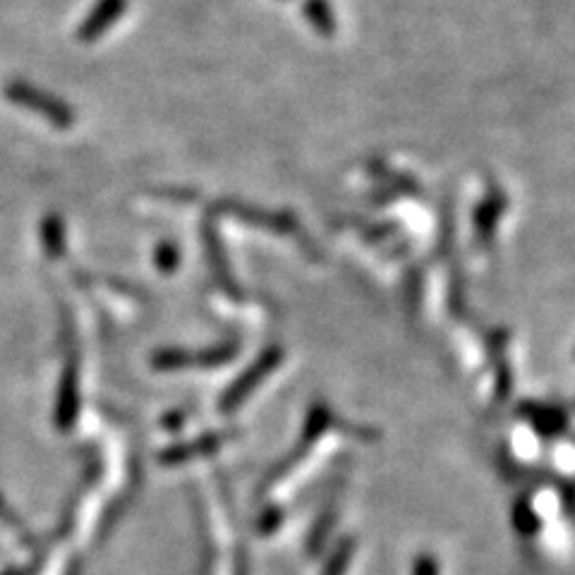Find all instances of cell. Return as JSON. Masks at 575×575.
I'll return each mask as SVG.
<instances>
[{
	"mask_svg": "<svg viewBox=\"0 0 575 575\" xmlns=\"http://www.w3.org/2000/svg\"><path fill=\"white\" fill-rule=\"evenodd\" d=\"M5 96H8V101H12L15 106L27 108V111L41 115V118L48 120L51 125L60 127V130L75 125L77 115L75 111H72V106L68 104V101H63L56 94L46 92V89L36 87V84L32 82H24V80L10 82L8 87H5Z\"/></svg>",
	"mask_w": 575,
	"mask_h": 575,
	"instance_id": "6da1fadb",
	"label": "cell"
},
{
	"mask_svg": "<svg viewBox=\"0 0 575 575\" xmlns=\"http://www.w3.org/2000/svg\"><path fill=\"white\" fill-rule=\"evenodd\" d=\"M240 355V341H223L219 345H211L207 350L199 353H190V350L180 348H166L154 353L151 357V367L161 369V372H178V369L202 367V369H216L233 362Z\"/></svg>",
	"mask_w": 575,
	"mask_h": 575,
	"instance_id": "7a4b0ae2",
	"label": "cell"
},
{
	"mask_svg": "<svg viewBox=\"0 0 575 575\" xmlns=\"http://www.w3.org/2000/svg\"><path fill=\"white\" fill-rule=\"evenodd\" d=\"M281 362H283V348H278V345H269V348H264L262 355H259L257 360H254L252 365L247 367L245 372H242L221 396V403H219L221 413L223 415L235 413V410H238L240 405L259 389V384L276 372Z\"/></svg>",
	"mask_w": 575,
	"mask_h": 575,
	"instance_id": "3957f363",
	"label": "cell"
},
{
	"mask_svg": "<svg viewBox=\"0 0 575 575\" xmlns=\"http://www.w3.org/2000/svg\"><path fill=\"white\" fill-rule=\"evenodd\" d=\"M80 415V360L75 350H70L63 374L58 381L56 410H53V425L58 432H70Z\"/></svg>",
	"mask_w": 575,
	"mask_h": 575,
	"instance_id": "277c9868",
	"label": "cell"
},
{
	"mask_svg": "<svg viewBox=\"0 0 575 575\" xmlns=\"http://www.w3.org/2000/svg\"><path fill=\"white\" fill-rule=\"evenodd\" d=\"M125 10L127 0H96L94 8L87 12V17L77 27V39L82 44H94L96 39H101L125 15Z\"/></svg>",
	"mask_w": 575,
	"mask_h": 575,
	"instance_id": "5b68a950",
	"label": "cell"
},
{
	"mask_svg": "<svg viewBox=\"0 0 575 575\" xmlns=\"http://www.w3.org/2000/svg\"><path fill=\"white\" fill-rule=\"evenodd\" d=\"M216 211H219V214L235 216V219L245 223H252V226L269 228L274 230V233H295V228H298V223H295L290 214H274V211H262L240 202H230V199H223V202L216 204Z\"/></svg>",
	"mask_w": 575,
	"mask_h": 575,
	"instance_id": "8992f818",
	"label": "cell"
},
{
	"mask_svg": "<svg viewBox=\"0 0 575 575\" xmlns=\"http://www.w3.org/2000/svg\"><path fill=\"white\" fill-rule=\"evenodd\" d=\"M331 422H334V415H331V410L326 408L324 403H314L312 408H310V413H307L305 432H302L298 449H295L286 460H283L281 465H278V468L274 470V475H271V477H278V475H283V472L293 470L295 465L300 463V458L305 456V451H310L312 446H314V441L322 437L326 429L331 427Z\"/></svg>",
	"mask_w": 575,
	"mask_h": 575,
	"instance_id": "52a82bcc",
	"label": "cell"
},
{
	"mask_svg": "<svg viewBox=\"0 0 575 575\" xmlns=\"http://www.w3.org/2000/svg\"><path fill=\"white\" fill-rule=\"evenodd\" d=\"M233 437L230 432H219V434H204V437L183 441V444H173L168 446L166 451L159 453V463L171 468V465H183L187 460L199 458V456H209V453L219 451L226 439Z\"/></svg>",
	"mask_w": 575,
	"mask_h": 575,
	"instance_id": "ba28073f",
	"label": "cell"
},
{
	"mask_svg": "<svg viewBox=\"0 0 575 575\" xmlns=\"http://www.w3.org/2000/svg\"><path fill=\"white\" fill-rule=\"evenodd\" d=\"M202 240H204V250H207L211 269H214L216 283H219V286L226 290V293L240 295L238 283H235V278L228 269V259H226V252H223L219 233H216V226L211 223V216H207V219H204V223H202Z\"/></svg>",
	"mask_w": 575,
	"mask_h": 575,
	"instance_id": "9c48e42d",
	"label": "cell"
},
{
	"mask_svg": "<svg viewBox=\"0 0 575 575\" xmlns=\"http://www.w3.org/2000/svg\"><path fill=\"white\" fill-rule=\"evenodd\" d=\"M525 417L530 420V425L542 434V437H559V434L566 432L568 427V417L561 408L556 405H537L528 403L520 410Z\"/></svg>",
	"mask_w": 575,
	"mask_h": 575,
	"instance_id": "30bf717a",
	"label": "cell"
},
{
	"mask_svg": "<svg viewBox=\"0 0 575 575\" xmlns=\"http://www.w3.org/2000/svg\"><path fill=\"white\" fill-rule=\"evenodd\" d=\"M504 209H506V197L501 195V190L492 192V195L480 204V209H477V216H475V226H477V235H480V240L489 242L494 238L496 223H499L501 216H504Z\"/></svg>",
	"mask_w": 575,
	"mask_h": 575,
	"instance_id": "8fae6325",
	"label": "cell"
},
{
	"mask_svg": "<svg viewBox=\"0 0 575 575\" xmlns=\"http://www.w3.org/2000/svg\"><path fill=\"white\" fill-rule=\"evenodd\" d=\"M41 242H44V250L51 259H63L65 254V223L58 214H48L41 221Z\"/></svg>",
	"mask_w": 575,
	"mask_h": 575,
	"instance_id": "7c38bea8",
	"label": "cell"
},
{
	"mask_svg": "<svg viewBox=\"0 0 575 575\" xmlns=\"http://www.w3.org/2000/svg\"><path fill=\"white\" fill-rule=\"evenodd\" d=\"M302 10H305V17L319 34H334L336 20L334 12H331V5L326 3V0H305Z\"/></svg>",
	"mask_w": 575,
	"mask_h": 575,
	"instance_id": "4fadbf2b",
	"label": "cell"
},
{
	"mask_svg": "<svg viewBox=\"0 0 575 575\" xmlns=\"http://www.w3.org/2000/svg\"><path fill=\"white\" fill-rule=\"evenodd\" d=\"M353 556H355V540L353 537H341L334 547V552H331L329 559H326L322 575H345Z\"/></svg>",
	"mask_w": 575,
	"mask_h": 575,
	"instance_id": "5bb4252c",
	"label": "cell"
},
{
	"mask_svg": "<svg viewBox=\"0 0 575 575\" xmlns=\"http://www.w3.org/2000/svg\"><path fill=\"white\" fill-rule=\"evenodd\" d=\"M336 525V511L334 508H329V511H324L322 516L317 518V523H314V528L310 532V537H307V552L310 556H319L322 554L326 540H329L331 530H334Z\"/></svg>",
	"mask_w": 575,
	"mask_h": 575,
	"instance_id": "9a60e30c",
	"label": "cell"
},
{
	"mask_svg": "<svg viewBox=\"0 0 575 575\" xmlns=\"http://www.w3.org/2000/svg\"><path fill=\"white\" fill-rule=\"evenodd\" d=\"M513 525H516V530L525 537H532L540 530V516H537L535 508H532L530 499H520L518 504L513 506Z\"/></svg>",
	"mask_w": 575,
	"mask_h": 575,
	"instance_id": "2e32d148",
	"label": "cell"
},
{
	"mask_svg": "<svg viewBox=\"0 0 575 575\" xmlns=\"http://www.w3.org/2000/svg\"><path fill=\"white\" fill-rule=\"evenodd\" d=\"M156 266L163 271V274H173L180 264V250L178 245L171 240H163L159 247H156Z\"/></svg>",
	"mask_w": 575,
	"mask_h": 575,
	"instance_id": "e0dca14e",
	"label": "cell"
},
{
	"mask_svg": "<svg viewBox=\"0 0 575 575\" xmlns=\"http://www.w3.org/2000/svg\"><path fill=\"white\" fill-rule=\"evenodd\" d=\"M281 523H283V513L278 511V508H274V506L266 508V511L257 520L259 535H271V532H276V528Z\"/></svg>",
	"mask_w": 575,
	"mask_h": 575,
	"instance_id": "ac0fdd59",
	"label": "cell"
},
{
	"mask_svg": "<svg viewBox=\"0 0 575 575\" xmlns=\"http://www.w3.org/2000/svg\"><path fill=\"white\" fill-rule=\"evenodd\" d=\"M413 575H439V564L432 554H420L415 559Z\"/></svg>",
	"mask_w": 575,
	"mask_h": 575,
	"instance_id": "d6986e66",
	"label": "cell"
},
{
	"mask_svg": "<svg viewBox=\"0 0 575 575\" xmlns=\"http://www.w3.org/2000/svg\"><path fill=\"white\" fill-rule=\"evenodd\" d=\"M0 518H3L5 523L10 525V528H15L17 532H22V537H24V540H27L29 544L34 542V540H32V535H29L27 528H24V523H22V520H17V516H15V513L10 511L8 506H5V501H3V499H0Z\"/></svg>",
	"mask_w": 575,
	"mask_h": 575,
	"instance_id": "ffe728a7",
	"label": "cell"
},
{
	"mask_svg": "<svg viewBox=\"0 0 575 575\" xmlns=\"http://www.w3.org/2000/svg\"><path fill=\"white\" fill-rule=\"evenodd\" d=\"M183 413H173V415H166V420H163V427L166 429H180L183 425Z\"/></svg>",
	"mask_w": 575,
	"mask_h": 575,
	"instance_id": "44dd1931",
	"label": "cell"
},
{
	"mask_svg": "<svg viewBox=\"0 0 575 575\" xmlns=\"http://www.w3.org/2000/svg\"><path fill=\"white\" fill-rule=\"evenodd\" d=\"M3 575H34V566H29V568H12V571L3 573Z\"/></svg>",
	"mask_w": 575,
	"mask_h": 575,
	"instance_id": "7402d4cb",
	"label": "cell"
}]
</instances>
